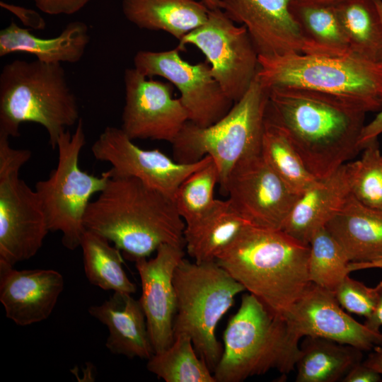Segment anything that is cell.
Masks as SVG:
<instances>
[{"instance_id":"1","label":"cell","mask_w":382,"mask_h":382,"mask_svg":"<svg viewBox=\"0 0 382 382\" xmlns=\"http://www.w3.org/2000/svg\"><path fill=\"white\" fill-rule=\"evenodd\" d=\"M268 114L283 129L309 171L324 178L362 150L366 112L335 96L306 88H269Z\"/></svg>"},{"instance_id":"2","label":"cell","mask_w":382,"mask_h":382,"mask_svg":"<svg viewBox=\"0 0 382 382\" xmlns=\"http://www.w3.org/2000/svg\"><path fill=\"white\" fill-rule=\"evenodd\" d=\"M83 225L134 262L163 244L185 246V223L174 200L132 177L110 176L88 204Z\"/></svg>"},{"instance_id":"3","label":"cell","mask_w":382,"mask_h":382,"mask_svg":"<svg viewBox=\"0 0 382 382\" xmlns=\"http://www.w3.org/2000/svg\"><path fill=\"white\" fill-rule=\"evenodd\" d=\"M310 248L282 230L246 226L217 263L283 318L311 283Z\"/></svg>"},{"instance_id":"4","label":"cell","mask_w":382,"mask_h":382,"mask_svg":"<svg viewBox=\"0 0 382 382\" xmlns=\"http://www.w3.org/2000/svg\"><path fill=\"white\" fill-rule=\"evenodd\" d=\"M76 97L61 64L15 59L0 74V135L16 137L25 122L42 126L52 149L80 120Z\"/></svg>"},{"instance_id":"5","label":"cell","mask_w":382,"mask_h":382,"mask_svg":"<svg viewBox=\"0 0 382 382\" xmlns=\"http://www.w3.org/2000/svg\"><path fill=\"white\" fill-rule=\"evenodd\" d=\"M300 339L255 296L243 295L224 332L223 353L213 371L216 381L241 382L271 369L289 374L301 354Z\"/></svg>"},{"instance_id":"6","label":"cell","mask_w":382,"mask_h":382,"mask_svg":"<svg viewBox=\"0 0 382 382\" xmlns=\"http://www.w3.org/2000/svg\"><path fill=\"white\" fill-rule=\"evenodd\" d=\"M257 76L268 88H306L335 96L366 112L382 109V62L352 54L340 57L303 53L259 56Z\"/></svg>"},{"instance_id":"7","label":"cell","mask_w":382,"mask_h":382,"mask_svg":"<svg viewBox=\"0 0 382 382\" xmlns=\"http://www.w3.org/2000/svg\"><path fill=\"white\" fill-rule=\"evenodd\" d=\"M269 88L255 76L245 95L219 120L208 127L187 121L171 143L173 157L192 163L209 156L219 173L222 189L233 167L261 151Z\"/></svg>"},{"instance_id":"8","label":"cell","mask_w":382,"mask_h":382,"mask_svg":"<svg viewBox=\"0 0 382 382\" xmlns=\"http://www.w3.org/2000/svg\"><path fill=\"white\" fill-rule=\"evenodd\" d=\"M176 313L174 337L187 335L200 357L214 371L223 353L216 325L245 291L216 261L197 263L182 259L173 274Z\"/></svg>"},{"instance_id":"9","label":"cell","mask_w":382,"mask_h":382,"mask_svg":"<svg viewBox=\"0 0 382 382\" xmlns=\"http://www.w3.org/2000/svg\"><path fill=\"white\" fill-rule=\"evenodd\" d=\"M85 144L81 118L73 134L67 129L60 135L56 168L35 185L50 231L61 232L63 245L71 250L80 247L91 197L103 190L110 177L108 170L96 176L80 168L79 156Z\"/></svg>"},{"instance_id":"10","label":"cell","mask_w":382,"mask_h":382,"mask_svg":"<svg viewBox=\"0 0 382 382\" xmlns=\"http://www.w3.org/2000/svg\"><path fill=\"white\" fill-rule=\"evenodd\" d=\"M8 139L0 135V262L13 267L37 254L50 230L37 192L20 178L32 152Z\"/></svg>"},{"instance_id":"11","label":"cell","mask_w":382,"mask_h":382,"mask_svg":"<svg viewBox=\"0 0 382 382\" xmlns=\"http://www.w3.org/2000/svg\"><path fill=\"white\" fill-rule=\"evenodd\" d=\"M191 45L209 64L214 77L234 103L247 92L259 69V54L243 25H237L219 8L209 10L206 22L180 41L178 49Z\"/></svg>"},{"instance_id":"12","label":"cell","mask_w":382,"mask_h":382,"mask_svg":"<svg viewBox=\"0 0 382 382\" xmlns=\"http://www.w3.org/2000/svg\"><path fill=\"white\" fill-rule=\"evenodd\" d=\"M180 50H140L133 59L134 67L146 77L161 76L180 91L179 98L189 121L204 127L222 118L232 108V101L215 79L207 62L190 64Z\"/></svg>"},{"instance_id":"13","label":"cell","mask_w":382,"mask_h":382,"mask_svg":"<svg viewBox=\"0 0 382 382\" xmlns=\"http://www.w3.org/2000/svg\"><path fill=\"white\" fill-rule=\"evenodd\" d=\"M221 190L250 225L277 230L282 229L299 197L271 168L261 151L240 161Z\"/></svg>"},{"instance_id":"14","label":"cell","mask_w":382,"mask_h":382,"mask_svg":"<svg viewBox=\"0 0 382 382\" xmlns=\"http://www.w3.org/2000/svg\"><path fill=\"white\" fill-rule=\"evenodd\" d=\"M91 151L96 159L110 164V176L137 178L173 200L180 184L212 160L206 156L192 163H178L157 149L139 147L121 128L111 126L100 134Z\"/></svg>"},{"instance_id":"15","label":"cell","mask_w":382,"mask_h":382,"mask_svg":"<svg viewBox=\"0 0 382 382\" xmlns=\"http://www.w3.org/2000/svg\"><path fill=\"white\" fill-rule=\"evenodd\" d=\"M124 83L122 131L132 140L171 144L189 121L180 99L173 97L172 83L147 79L134 67L125 69Z\"/></svg>"},{"instance_id":"16","label":"cell","mask_w":382,"mask_h":382,"mask_svg":"<svg viewBox=\"0 0 382 382\" xmlns=\"http://www.w3.org/2000/svg\"><path fill=\"white\" fill-rule=\"evenodd\" d=\"M283 318L298 337H321L361 351L382 345V333L361 324L346 312L333 292L310 283Z\"/></svg>"},{"instance_id":"17","label":"cell","mask_w":382,"mask_h":382,"mask_svg":"<svg viewBox=\"0 0 382 382\" xmlns=\"http://www.w3.org/2000/svg\"><path fill=\"white\" fill-rule=\"evenodd\" d=\"M292 0H217L218 7L243 25L259 56L303 53L306 41L291 9Z\"/></svg>"},{"instance_id":"18","label":"cell","mask_w":382,"mask_h":382,"mask_svg":"<svg viewBox=\"0 0 382 382\" xmlns=\"http://www.w3.org/2000/svg\"><path fill=\"white\" fill-rule=\"evenodd\" d=\"M183 249L179 245L163 244L156 250L154 257L134 261L141 285L139 301L155 353L165 350L174 340L176 297L173 279L176 267L184 258Z\"/></svg>"},{"instance_id":"19","label":"cell","mask_w":382,"mask_h":382,"mask_svg":"<svg viewBox=\"0 0 382 382\" xmlns=\"http://www.w3.org/2000/svg\"><path fill=\"white\" fill-rule=\"evenodd\" d=\"M64 286V277L56 270H18L0 262V302L6 316L18 325L48 318Z\"/></svg>"},{"instance_id":"20","label":"cell","mask_w":382,"mask_h":382,"mask_svg":"<svg viewBox=\"0 0 382 382\" xmlns=\"http://www.w3.org/2000/svg\"><path fill=\"white\" fill-rule=\"evenodd\" d=\"M350 194L345 163L331 174L318 178L299 195L282 230L309 245L314 233L325 227Z\"/></svg>"},{"instance_id":"21","label":"cell","mask_w":382,"mask_h":382,"mask_svg":"<svg viewBox=\"0 0 382 382\" xmlns=\"http://www.w3.org/2000/svg\"><path fill=\"white\" fill-rule=\"evenodd\" d=\"M88 313L107 326L105 347L111 353L146 359L155 353L141 305L131 294L114 292L100 305L89 307Z\"/></svg>"},{"instance_id":"22","label":"cell","mask_w":382,"mask_h":382,"mask_svg":"<svg viewBox=\"0 0 382 382\" xmlns=\"http://www.w3.org/2000/svg\"><path fill=\"white\" fill-rule=\"evenodd\" d=\"M325 228L350 262L382 257V209L368 207L350 194Z\"/></svg>"},{"instance_id":"23","label":"cell","mask_w":382,"mask_h":382,"mask_svg":"<svg viewBox=\"0 0 382 382\" xmlns=\"http://www.w3.org/2000/svg\"><path fill=\"white\" fill-rule=\"evenodd\" d=\"M90 42L88 26L82 21L68 23L61 33L52 38H42L15 22L0 31V57L25 52L45 63L79 62Z\"/></svg>"},{"instance_id":"24","label":"cell","mask_w":382,"mask_h":382,"mask_svg":"<svg viewBox=\"0 0 382 382\" xmlns=\"http://www.w3.org/2000/svg\"><path fill=\"white\" fill-rule=\"evenodd\" d=\"M122 10L139 28L163 31L180 41L206 22L209 9L198 0H122Z\"/></svg>"},{"instance_id":"25","label":"cell","mask_w":382,"mask_h":382,"mask_svg":"<svg viewBox=\"0 0 382 382\" xmlns=\"http://www.w3.org/2000/svg\"><path fill=\"white\" fill-rule=\"evenodd\" d=\"M249 224L228 199H216L204 214L185 224L184 241L187 252L197 263L216 261Z\"/></svg>"},{"instance_id":"26","label":"cell","mask_w":382,"mask_h":382,"mask_svg":"<svg viewBox=\"0 0 382 382\" xmlns=\"http://www.w3.org/2000/svg\"><path fill=\"white\" fill-rule=\"evenodd\" d=\"M296 364V382H335L360 362L361 350L316 337H306Z\"/></svg>"},{"instance_id":"27","label":"cell","mask_w":382,"mask_h":382,"mask_svg":"<svg viewBox=\"0 0 382 382\" xmlns=\"http://www.w3.org/2000/svg\"><path fill=\"white\" fill-rule=\"evenodd\" d=\"M291 9L306 41L303 54L340 57L352 54L333 6L291 1Z\"/></svg>"},{"instance_id":"28","label":"cell","mask_w":382,"mask_h":382,"mask_svg":"<svg viewBox=\"0 0 382 382\" xmlns=\"http://www.w3.org/2000/svg\"><path fill=\"white\" fill-rule=\"evenodd\" d=\"M80 247L84 271L88 282L100 289L127 294H134L136 285L123 269L121 250L110 241L94 231L86 229Z\"/></svg>"},{"instance_id":"29","label":"cell","mask_w":382,"mask_h":382,"mask_svg":"<svg viewBox=\"0 0 382 382\" xmlns=\"http://www.w3.org/2000/svg\"><path fill=\"white\" fill-rule=\"evenodd\" d=\"M352 54L381 62L382 23L374 0H348L333 6Z\"/></svg>"},{"instance_id":"30","label":"cell","mask_w":382,"mask_h":382,"mask_svg":"<svg viewBox=\"0 0 382 382\" xmlns=\"http://www.w3.org/2000/svg\"><path fill=\"white\" fill-rule=\"evenodd\" d=\"M261 154L286 186L299 195L318 179L307 168L283 129L267 110Z\"/></svg>"},{"instance_id":"31","label":"cell","mask_w":382,"mask_h":382,"mask_svg":"<svg viewBox=\"0 0 382 382\" xmlns=\"http://www.w3.org/2000/svg\"><path fill=\"white\" fill-rule=\"evenodd\" d=\"M146 368L166 382H216L212 371L185 334L176 335L168 348L154 353L148 359Z\"/></svg>"},{"instance_id":"32","label":"cell","mask_w":382,"mask_h":382,"mask_svg":"<svg viewBox=\"0 0 382 382\" xmlns=\"http://www.w3.org/2000/svg\"><path fill=\"white\" fill-rule=\"evenodd\" d=\"M309 248L310 282L334 293L349 274L345 250L325 227L314 233Z\"/></svg>"},{"instance_id":"33","label":"cell","mask_w":382,"mask_h":382,"mask_svg":"<svg viewBox=\"0 0 382 382\" xmlns=\"http://www.w3.org/2000/svg\"><path fill=\"white\" fill-rule=\"evenodd\" d=\"M219 179L218 168L212 158L180 184L174 202L185 224L195 221L213 205L214 189Z\"/></svg>"},{"instance_id":"34","label":"cell","mask_w":382,"mask_h":382,"mask_svg":"<svg viewBox=\"0 0 382 382\" xmlns=\"http://www.w3.org/2000/svg\"><path fill=\"white\" fill-rule=\"evenodd\" d=\"M362 150L359 159L347 163L351 194L362 204L382 209V154L378 139Z\"/></svg>"},{"instance_id":"35","label":"cell","mask_w":382,"mask_h":382,"mask_svg":"<svg viewBox=\"0 0 382 382\" xmlns=\"http://www.w3.org/2000/svg\"><path fill=\"white\" fill-rule=\"evenodd\" d=\"M342 306L349 313L369 318L377 299L376 287H369L361 282L346 277L334 292Z\"/></svg>"},{"instance_id":"36","label":"cell","mask_w":382,"mask_h":382,"mask_svg":"<svg viewBox=\"0 0 382 382\" xmlns=\"http://www.w3.org/2000/svg\"><path fill=\"white\" fill-rule=\"evenodd\" d=\"M35 6L49 15H72L83 8L91 0H33Z\"/></svg>"},{"instance_id":"37","label":"cell","mask_w":382,"mask_h":382,"mask_svg":"<svg viewBox=\"0 0 382 382\" xmlns=\"http://www.w3.org/2000/svg\"><path fill=\"white\" fill-rule=\"evenodd\" d=\"M0 6L16 15L26 26L37 30L45 28L44 19L34 10L12 5L4 1L0 2Z\"/></svg>"},{"instance_id":"38","label":"cell","mask_w":382,"mask_h":382,"mask_svg":"<svg viewBox=\"0 0 382 382\" xmlns=\"http://www.w3.org/2000/svg\"><path fill=\"white\" fill-rule=\"evenodd\" d=\"M381 381V374L360 362L355 364L342 378L344 382H378Z\"/></svg>"},{"instance_id":"39","label":"cell","mask_w":382,"mask_h":382,"mask_svg":"<svg viewBox=\"0 0 382 382\" xmlns=\"http://www.w3.org/2000/svg\"><path fill=\"white\" fill-rule=\"evenodd\" d=\"M382 133V109L373 120L365 125L360 137V146L364 147L370 141L377 139Z\"/></svg>"},{"instance_id":"40","label":"cell","mask_w":382,"mask_h":382,"mask_svg":"<svg viewBox=\"0 0 382 382\" xmlns=\"http://www.w3.org/2000/svg\"><path fill=\"white\" fill-rule=\"evenodd\" d=\"M376 287L377 290L376 306L371 315L366 318L364 325L375 332H380L379 328L382 326V281Z\"/></svg>"},{"instance_id":"41","label":"cell","mask_w":382,"mask_h":382,"mask_svg":"<svg viewBox=\"0 0 382 382\" xmlns=\"http://www.w3.org/2000/svg\"><path fill=\"white\" fill-rule=\"evenodd\" d=\"M364 364L382 374V345L376 347Z\"/></svg>"},{"instance_id":"42","label":"cell","mask_w":382,"mask_h":382,"mask_svg":"<svg viewBox=\"0 0 382 382\" xmlns=\"http://www.w3.org/2000/svg\"><path fill=\"white\" fill-rule=\"evenodd\" d=\"M371 268H382V257L368 262H349L348 265L349 273Z\"/></svg>"},{"instance_id":"43","label":"cell","mask_w":382,"mask_h":382,"mask_svg":"<svg viewBox=\"0 0 382 382\" xmlns=\"http://www.w3.org/2000/svg\"><path fill=\"white\" fill-rule=\"evenodd\" d=\"M295 2L305 4H313L328 6H335L348 0H293Z\"/></svg>"},{"instance_id":"44","label":"cell","mask_w":382,"mask_h":382,"mask_svg":"<svg viewBox=\"0 0 382 382\" xmlns=\"http://www.w3.org/2000/svg\"><path fill=\"white\" fill-rule=\"evenodd\" d=\"M209 9H213L218 7L217 0H202Z\"/></svg>"},{"instance_id":"45","label":"cell","mask_w":382,"mask_h":382,"mask_svg":"<svg viewBox=\"0 0 382 382\" xmlns=\"http://www.w3.org/2000/svg\"><path fill=\"white\" fill-rule=\"evenodd\" d=\"M377 7L378 13L380 15L381 23H382V0H374ZM382 62V59H381Z\"/></svg>"}]
</instances>
